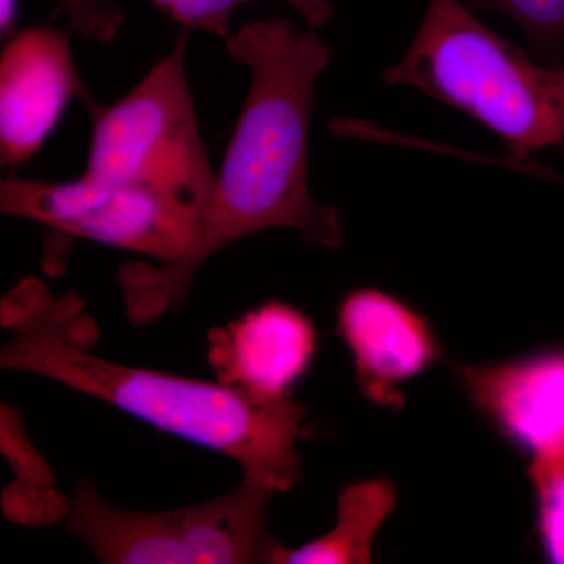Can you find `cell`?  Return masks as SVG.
<instances>
[{"mask_svg": "<svg viewBox=\"0 0 564 564\" xmlns=\"http://www.w3.org/2000/svg\"><path fill=\"white\" fill-rule=\"evenodd\" d=\"M232 61L251 69V87L217 173L203 231L187 258L129 262L118 272L126 313L135 325L185 302L207 259L243 237L273 228L310 243L343 245L339 212L315 202L310 187V135L315 85L333 61L317 33L289 20L243 25L226 39Z\"/></svg>", "mask_w": 564, "mask_h": 564, "instance_id": "1", "label": "cell"}, {"mask_svg": "<svg viewBox=\"0 0 564 564\" xmlns=\"http://www.w3.org/2000/svg\"><path fill=\"white\" fill-rule=\"evenodd\" d=\"M10 339L0 367L40 375L110 403L188 443L228 456L243 474L278 494L303 478L300 441L310 436L307 406L289 397L261 400L209 381L107 361L93 355L98 328L79 295H54L39 278H25L0 302Z\"/></svg>", "mask_w": 564, "mask_h": 564, "instance_id": "2", "label": "cell"}, {"mask_svg": "<svg viewBox=\"0 0 564 564\" xmlns=\"http://www.w3.org/2000/svg\"><path fill=\"white\" fill-rule=\"evenodd\" d=\"M496 133L514 162L564 140V65L541 66L462 0H430L410 50L384 73Z\"/></svg>", "mask_w": 564, "mask_h": 564, "instance_id": "3", "label": "cell"}, {"mask_svg": "<svg viewBox=\"0 0 564 564\" xmlns=\"http://www.w3.org/2000/svg\"><path fill=\"white\" fill-rule=\"evenodd\" d=\"M191 31L182 29L166 55L120 101L82 99L91 143L82 176L158 193L206 214L217 173L204 143L185 73Z\"/></svg>", "mask_w": 564, "mask_h": 564, "instance_id": "4", "label": "cell"}, {"mask_svg": "<svg viewBox=\"0 0 564 564\" xmlns=\"http://www.w3.org/2000/svg\"><path fill=\"white\" fill-rule=\"evenodd\" d=\"M0 210L158 263L187 258L203 231V215L185 204L85 176L65 182L7 177L0 184Z\"/></svg>", "mask_w": 564, "mask_h": 564, "instance_id": "5", "label": "cell"}, {"mask_svg": "<svg viewBox=\"0 0 564 564\" xmlns=\"http://www.w3.org/2000/svg\"><path fill=\"white\" fill-rule=\"evenodd\" d=\"M336 328L350 351L359 391L377 408L402 410L403 386L443 359V344L429 317L383 289L348 292Z\"/></svg>", "mask_w": 564, "mask_h": 564, "instance_id": "6", "label": "cell"}, {"mask_svg": "<svg viewBox=\"0 0 564 564\" xmlns=\"http://www.w3.org/2000/svg\"><path fill=\"white\" fill-rule=\"evenodd\" d=\"M88 96L68 36L51 28L9 39L0 58V158L31 161L50 139L70 99Z\"/></svg>", "mask_w": 564, "mask_h": 564, "instance_id": "7", "label": "cell"}, {"mask_svg": "<svg viewBox=\"0 0 564 564\" xmlns=\"http://www.w3.org/2000/svg\"><path fill=\"white\" fill-rule=\"evenodd\" d=\"M475 410L533 458L564 455V348L456 366Z\"/></svg>", "mask_w": 564, "mask_h": 564, "instance_id": "8", "label": "cell"}, {"mask_svg": "<svg viewBox=\"0 0 564 564\" xmlns=\"http://www.w3.org/2000/svg\"><path fill=\"white\" fill-rule=\"evenodd\" d=\"M207 361L218 383L256 399L282 400L310 372L318 334L299 307L269 302L207 334Z\"/></svg>", "mask_w": 564, "mask_h": 564, "instance_id": "9", "label": "cell"}, {"mask_svg": "<svg viewBox=\"0 0 564 564\" xmlns=\"http://www.w3.org/2000/svg\"><path fill=\"white\" fill-rule=\"evenodd\" d=\"M274 496L272 486L243 474L226 496L173 510L188 564H274L284 547L269 530Z\"/></svg>", "mask_w": 564, "mask_h": 564, "instance_id": "10", "label": "cell"}, {"mask_svg": "<svg viewBox=\"0 0 564 564\" xmlns=\"http://www.w3.org/2000/svg\"><path fill=\"white\" fill-rule=\"evenodd\" d=\"M69 532L101 563L188 564L173 511L141 513L107 502L90 481L70 496Z\"/></svg>", "mask_w": 564, "mask_h": 564, "instance_id": "11", "label": "cell"}, {"mask_svg": "<svg viewBox=\"0 0 564 564\" xmlns=\"http://www.w3.org/2000/svg\"><path fill=\"white\" fill-rule=\"evenodd\" d=\"M397 488L388 478L345 486L337 500V522L311 543L281 549L274 564L372 563L375 538L395 511Z\"/></svg>", "mask_w": 564, "mask_h": 564, "instance_id": "12", "label": "cell"}, {"mask_svg": "<svg viewBox=\"0 0 564 564\" xmlns=\"http://www.w3.org/2000/svg\"><path fill=\"white\" fill-rule=\"evenodd\" d=\"M0 421V448L14 473L13 484L3 489V514L10 522L25 527L66 521L70 497L61 491L50 464L29 440L20 411L2 404Z\"/></svg>", "mask_w": 564, "mask_h": 564, "instance_id": "13", "label": "cell"}, {"mask_svg": "<svg viewBox=\"0 0 564 564\" xmlns=\"http://www.w3.org/2000/svg\"><path fill=\"white\" fill-rule=\"evenodd\" d=\"M477 10L499 11L518 22L530 51L547 65L564 54V0H467Z\"/></svg>", "mask_w": 564, "mask_h": 564, "instance_id": "14", "label": "cell"}, {"mask_svg": "<svg viewBox=\"0 0 564 564\" xmlns=\"http://www.w3.org/2000/svg\"><path fill=\"white\" fill-rule=\"evenodd\" d=\"M538 543L551 563L564 564V455L530 459Z\"/></svg>", "mask_w": 564, "mask_h": 564, "instance_id": "15", "label": "cell"}, {"mask_svg": "<svg viewBox=\"0 0 564 564\" xmlns=\"http://www.w3.org/2000/svg\"><path fill=\"white\" fill-rule=\"evenodd\" d=\"M162 13L180 22L182 29L228 39L236 9L251 0H151Z\"/></svg>", "mask_w": 564, "mask_h": 564, "instance_id": "16", "label": "cell"}, {"mask_svg": "<svg viewBox=\"0 0 564 564\" xmlns=\"http://www.w3.org/2000/svg\"><path fill=\"white\" fill-rule=\"evenodd\" d=\"M69 28L93 43H110L124 25L120 0H62Z\"/></svg>", "mask_w": 564, "mask_h": 564, "instance_id": "17", "label": "cell"}, {"mask_svg": "<svg viewBox=\"0 0 564 564\" xmlns=\"http://www.w3.org/2000/svg\"><path fill=\"white\" fill-rule=\"evenodd\" d=\"M303 14L314 29L325 28L333 20L334 9L329 0H285Z\"/></svg>", "mask_w": 564, "mask_h": 564, "instance_id": "18", "label": "cell"}, {"mask_svg": "<svg viewBox=\"0 0 564 564\" xmlns=\"http://www.w3.org/2000/svg\"><path fill=\"white\" fill-rule=\"evenodd\" d=\"M18 7L20 0H0V32L2 35H9L11 29L14 28L17 22Z\"/></svg>", "mask_w": 564, "mask_h": 564, "instance_id": "19", "label": "cell"}]
</instances>
